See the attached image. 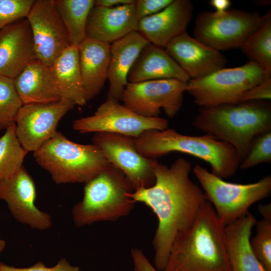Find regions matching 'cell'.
<instances>
[{
  "instance_id": "cell-29",
  "label": "cell",
  "mask_w": 271,
  "mask_h": 271,
  "mask_svg": "<svg viewBox=\"0 0 271 271\" xmlns=\"http://www.w3.org/2000/svg\"><path fill=\"white\" fill-rule=\"evenodd\" d=\"M23 105L15 87L14 79L0 75V130L15 122Z\"/></svg>"
},
{
  "instance_id": "cell-22",
  "label": "cell",
  "mask_w": 271,
  "mask_h": 271,
  "mask_svg": "<svg viewBox=\"0 0 271 271\" xmlns=\"http://www.w3.org/2000/svg\"><path fill=\"white\" fill-rule=\"evenodd\" d=\"M190 79L165 49L151 43L141 51L127 76L130 83L160 79L188 82Z\"/></svg>"
},
{
  "instance_id": "cell-30",
  "label": "cell",
  "mask_w": 271,
  "mask_h": 271,
  "mask_svg": "<svg viewBox=\"0 0 271 271\" xmlns=\"http://www.w3.org/2000/svg\"><path fill=\"white\" fill-rule=\"evenodd\" d=\"M262 218L256 221V233L250 239L255 256L267 271H271V212L260 214Z\"/></svg>"
},
{
  "instance_id": "cell-19",
  "label": "cell",
  "mask_w": 271,
  "mask_h": 271,
  "mask_svg": "<svg viewBox=\"0 0 271 271\" xmlns=\"http://www.w3.org/2000/svg\"><path fill=\"white\" fill-rule=\"evenodd\" d=\"M139 20L135 1L113 8L94 5L87 21L86 38L111 44L137 31Z\"/></svg>"
},
{
  "instance_id": "cell-12",
  "label": "cell",
  "mask_w": 271,
  "mask_h": 271,
  "mask_svg": "<svg viewBox=\"0 0 271 271\" xmlns=\"http://www.w3.org/2000/svg\"><path fill=\"white\" fill-rule=\"evenodd\" d=\"M91 141L108 163L124 174L134 190L148 188L154 184V165L157 160L143 156L136 148L134 138L115 133L97 132Z\"/></svg>"
},
{
  "instance_id": "cell-11",
  "label": "cell",
  "mask_w": 271,
  "mask_h": 271,
  "mask_svg": "<svg viewBox=\"0 0 271 271\" xmlns=\"http://www.w3.org/2000/svg\"><path fill=\"white\" fill-rule=\"evenodd\" d=\"M187 83L177 79H160L128 82L121 100L125 106L144 117H159L161 109L175 117L183 103Z\"/></svg>"
},
{
  "instance_id": "cell-28",
  "label": "cell",
  "mask_w": 271,
  "mask_h": 271,
  "mask_svg": "<svg viewBox=\"0 0 271 271\" xmlns=\"http://www.w3.org/2000/svg\"><path fill=\"white\" fill-rule=\"evenodd\" d=\"M261 26L253 32L241 48L250 60L258 64L265 73L271 75V12L266 13Z\"/></svg>"
},
{
  "instance_id": "cell-8",
  "label": "cell",
  "mask_w": 271,
  "mask_h": 271,
  "mask_svg": "<svg viewBox=\"0 0 271 271\" xmlns=\"http://www.w3.org/2000/svg\"><path fill=\"white\" fill-rule=\"evenodd\" d=\"M267 75L258 64L250 60L239 67L223 68L206 76L190 79L186 91L200 107L235 104Z\"/></svg>"
},
{
  "instance_id": "cell-32",
  "label": "cell",
  "mask_w": 271,
  "mask_h": 271,
  "mask_svg": "<svg viewBox=\"0 0 271 271\" xmlns=\"http://www.w3.org/2000/svg\"><path fill=\"white\" fill-rule=\"evenodd\" d=\"M35 0H0V30L27 18Z\"/></svg>"
},
{
  "instance_id": "cell-37",
  "label": "cell",
  "mask_w": 271,
  "mask_h": 271,
  "mask_svg": "<svg viewBox=\"0 0 271 271\" xmlns=\"http://www.w3.org/2000/svg\"><path fill=\"white\" fill-rule=\"evenodd\" d=\"M134 0H96L94 6L104 8H113L120 5L132 3Z\"/></svg>"
},
{
  "instance_id": "cell-18",
  "label": "cell",
  "mask_w": 271,
  "mask_h": 271,
  "mask_svg": "<svg viewBox=\"0 0 271 271\" xmlns=\"http://www.w3.org/2000/svg\"><path fill=\"white\" fill-rule=\"evenodd\" d=\"M36 59L27 18L0 30V75L14 79Z\"/></svg>"
},
{
  "instance_id": "cell-26",
  "label": "cell",
  "mask_w": 271,
  "mask_h": 271,
  "mask_svg": "<svg viewBox=\"0 0 271 271\" xmlns=\"http://www.w3.org/2000/svg\"><path fill=\"white\" fill-rule=\"evenodd\" d=\"M55 7L68 32L71 45L78 47L86 38L89 14L93 0H54Z\"/></svg>"
},
{
  "instance_id": "cell-5",
  "label": "cell",
  "mask_w": 271,
  "mask_h": 271,
  "mask_svg": "<svg viewBox=\"0 0 271 271\" xmlns=\"http://www.w3.org/2000/svg\"><path fill=\"white\" fill-rule=\"evenodd\" d=\"M134 191L124 174L108 165L85 183L82 200L74 205L72 214L77 227L100 221H115L128 215L136 202L129 194Z\"/></svg>"
},
{
  "instance_id": "cell-20",
  "label": "cell",
  "mask_w": 271,
  "mask_h": 271,
  "mask_svg": "<svg viewBox=\"0 0 271 271\" xmlns=\"http://www.w3.org/2000/svg\"><path fill=\"white\" fill-rule=\"evenodd\" d=\"M149 43L138 32L133 31L111 44L106 99L121 100L129 72L141 51Z\"/></svg>"
},
{
  "instance_id": "cell-23",
  "label": "cell",
  "mask_w": 271,
  "mask_h": 271,
  "mask_svg": "<svg viewBox=\"0 0 271 271\" xmlns=\"http://www.w3.org/2000/svg\"><path fill=\"white\" fill-rule=\"evenodd\" d=\"M249 212L225 226L227 252L231 271H267L254 253L250 239L256 222Z\"/></svg>"
},
{
  "instance_id": "cell-38",
  "label": "cell",
  "mask_w": 271,
  "mask_h": 271,
  "mask_svg": "<svg viewBox=\"0 0 271 271\" xmlns=\"http://www.w3.org/2000/svg\"><path fill=\"white\" fill-rule=\"evenodd\" d=\"M209 4L215 8L216 12H223L228 10L231 4L229 0H211Z\"/></svg>"
},
{
  "instance_id": "cell-31",
  "label": "cell",
  "mask_w": 271,
  "mask_h": 271,
  "mask_svg": "<svg viewBox=\"0 0 271 271\" xmlns=\"http://www.w3.org/2000/svg\"><path fill=\"white\" fill-rule=\"evenodd\" d=\"M271 161V130L256 137L253 141L246 157L241 161L239 168L247 169L263 163Z\"/></svg>"
},
{
  "instance_id": "cell-36",
  "label": "cell",
  "mask_w": 271,
  "mask_h": 271,
  "mask_svg": "<svg viewBox=\"0 0 271 271\" xmlns=\"http://www.w3.org/2000/svg\"><path fill=\"white\" fill-rule=\"evenodd\" d=\"M134 271H158L149 261L143 251L135 247L131 249Z\"/></svg>"
},
{
  "instance_id": "cell-14",
  "label": "cell",
  "mask_w": 271,
  "mask_h": 271,
  "mask_svg": "<svg viewBox=\"0 0 271 271\" xmlns=\"http://www.w3.org/2000/svg\"><path fill=\"white\" fill-rule=\"evenodd\" d=\"M27 19L31 30L36 59L51 67L71 43L54 0H37Z\"/></svg>"
},
{
  "instance_id": "cell-17",
  "label": "cell",
  "mask_w": 271,
  "mask_h": 271,
  "mask_svg": "<svg viewBox=\"0 0 271 271\" xmlns=\"http://www.w3.org/2000/svg\"><path fill=\"white\" fill-rule=\"evenodd\" d=\"M193 12L189 0H173L161 12L139 20L138 30L150 43L165 48L173 39L186 31Z\"/></svg>"
},
{
  "instance_id": "cell-34",
  "label": "cell",
  "mask_w": 271,
  "mask_h": 271,
  "mask_svg": "<svg viewBox=\"0 0 271 271\" xmlns=\"http://www.w3.org/2000/svg\"><path fill=\"white\" fill-rule=\"evenodd\" d=\"M271 98V75H267L260 83L247 90L240 102L266 101Z\"/></svg>"
},
{
  "instance_id": "cell-33",
  "label": "cell",
  "mask_w": 271,
  "mask_h": 271,
  "mask_svg": "<svg viewBox=\"0 0 271 271\" xmlns=\"http://www.w3.org/2000/svg\"><path fill=\"white\" fill-rule=\"evenodd\" d=\"M0 271H80V268L71 265L65 258H62L55 266L51 267L46 266L41 261L26 268L16 267L0 262Z\"/></svg>"
},
{
  "instance_id": "cell-27",
  "label": "cell",
  "mask_w": 271,
  "mask_h": 271,
  "mask_svg": "<svg viewBox=\"0 0 271 271\" xmlns=\"http://www.w3.org/2000/svg\"><path fill=\"white\" fill-rule=\"evenodd\" d=\"M28 153L17 138L15 122L12 123L0 138V183L20 170Z\"/></svg>"
},
{
  "instance_id": "cell-21",
  "label": "cell",
  "mask_w": 271,
  "mask_h": 271,
  "mask_svg": "<svg viewBox=\"0 0 271 271\" xmlns=\"http://www.w3.org/2000/svg\"><path fill=\"white\" fill-rule=\"evenodd\" d=\"M110 45L86 38L78 46L79 67L87 102L99 94L107 79Z\"/></svg>"
},
{
  "instance_id": "cell-1",
  "label": "cell",
  "mask_w": 271,
  "mask_h": 271,
  "mask_svg": "<svg viewBox=\"0 0 271 271\" xmlns=\"http://www.w3.org/2000/svg\"><path fill=\"white\" fill-rule=\"evenodd\" d=\"M154 168V184L137 189L129 196L136 203L149 207L157 217L152 243L156 268L162 271L174 241L191 226L208 200L203 190L191 180V164L185 158L176 159L169 167L157 160Z\"/></svg>"
},
{
  "instance_id": "cell-24",
  "label": "cell",
  "mask_w": 271,
  "mask_h": 271,
  "mask_svg": "<svg viewBox=\"0 0 271 271\" xmlns=\"http://www.w3.org/2000/svg\"><path fill=\"white\" fill-rule=\"evenodd\" d=\"M14 82L23 105L49 103L62 99L51 68L37 59L30 63Z\"/></svg>"
},
{
  "instance_id": "cell-2",
  "label": "cell",
  "mask_w": 271,
  "mask_h": 271,
  "mask_svg": "<svg viewBox=\"0 0 271 271\" xmlns=\"http://www.w3.org/2000/svg\"><path fill=\"white\" fill-rule=\"evenodd\" d=\"M162 271H231L225 226L209 201L191 226L174 241Z\"/></svg>"
},
{
  "instance_id": "cell-25",
  "label": "cell",
  "mask_w": 271,
  "mask_h": 271,
  "mask_svg": "<svg viewBox=\"0 0 271 271\" xmlns=\"http://www.w3.org/2000/svg\"><path fill=\"white\" fill-rule=\"evenodd\" d=\"M51 68L61 98L70 100L75 105H85L87 102L82 85L78 47L71 45L66 49Z\"/></svg>"
},
{
  "instance_id": "cell-35",
  "label": "cell",
  "mask_w": 271,
  "mask_h": 271,
  "mask_svg": "<svg viewBox=\"0 0 271 271\" xmlns=\"http://www.w3.org/2000/svg\"><path fill=\"white\" fill-rule=\"evenodd\" d=\"M173 0H137L135 7L139 20L155 15L166 8Z\"/></svg>"
},
{
  "instance_id": "cell-16",
  "label": "cell",
  "mask_w": 271,
  "mask_h": 271,
  "mask_svg": "<svg viewBox=\"0 0 271 271\" xmlns=\"http://www.w3.org/2000/svg\"><path fill=\"white\" fill-rule=\"evenodd\" d=\"M165 48L191 79L201 78L222 69L227 62L220 51L192 37L186 31Z\"/></svg>"
},
{
  "instance_id": "cell-4",
  "label": "cell",
  "mask_w": 271,
  "mask_h": 271,
  "mask_svg": "<svg viewBox=\"0 0 271 271\" xmlns=\"http://www.w3.org/2000/svg\"><path fill=\"white\" fill-rule=\"evenodd\" d=\"M134 141L145 157L157 160L172 152L183 153L207 162L211 172L223 179L233 176L242 160L233 147L208 134L186 135L168 128L146 131Z\"/></svg>"
},
{
  "instance_id": "cell-10",
  "label": "cell",
  "mask_w": 271,
  "mask_h": 271,
  "mask_svg": "<svg viewBox=\"0 0 271 271\" xmlns=\"http://www.w3.org/2000/svg\"><path fill=\"white\" fill-rule=\"evenodd\" d=\"M72 127L81 133L107 132L136 138L147 130L169 128V121L142 116L119 101L106 99L93 115L75 120Z\"/></svg>"
},
{
  "instance_id": "cell-13",
  "label": "cell",
  "mask_w": 271,
  "mask_h": 271,
  "mask_svg": "<svg viewBox=\"0 0 271 271\" xmlns=\"http://www.w3.org/2000/svg\"><path fill=\"white\" fill-rule=\"evenodd\" d=\"M75 105L65 98L23 105L15 119L17 136L22 147L28 152L38 150L55 134L59 121Z\"/></svg>"
},
{
  "instance_id": "cell-6",
  "label": "cell",
  "mask_w": 271,
  "mask_h": 271,
  "mask_svg": "<svg viewBox=\"0 0 271 271\" xmlns=\"http://www.w3.org/2000/svg\"><path fill=\"white\" fill-rule=\"evenodd\" d=\"M33 157L57 184L86 183L109 164L93 144L73 142L59 131L34 152Z\"/></svg>"
},
{
  "instance_id": "cell-15",
  "label": "cell",
  "mask_w": 271,
  "mask_h": 271,
  "mask_svg": "<svg viewBox=\"0 0 271 271\" xmlns=\"http://www.w3.org/2000/svg\"><path fill=\"white\" fill-rule=\"evenodd\" d=\"M36 198L35 183L24 166L12 177L0 183V199L7 203L18 221L33 229H48L52 224L51 217L38 208Z\"/></svg>"
},
{
  "instance_id": "cell-39",
  "label": "cell",
  "mask_w": 271,
  "mask_h": 271,
  "mask_svg": "<svg viewBox=\"0 0 271 271\" xmlns=\"http://www.w3.org/2000/svg\"><path fill=\"white\" fill-rule=\"evenodd\" d=\"M6 245V241L4 240L0 239V253L4 250Z\"/></svg>"
},
{
  "instance_id": "cell-3",
  "label": "cell",
  "mask_w": 271,
  "mask_h": 271,
  "mask_svg": "<svg viewBox=\"0 0 271 271\" xmlns=\"http://www.w3.org/2000/svg\"><path fill=\"white\" fill-rule=\"evenodd\" d=\"M192 124L231 145L243 160L254 139L271 130V105L266 101H253L200 107Z\"/></svg>"
},
{
  "instance_id": "cell-9",
  "label": "cell",
  "mask_w": 271,
  "mask_h": 271,
  "mask_svg": "<svg viewBox=\"0 0 271 271\" xmlns=\"http://www.w3.org/2000/svg\"><path fill=\"white\" fill-rule=\"evenodd\" d=\"M266 13L230 9L218 13L201 12L196 17L194 38L219 51L241 48L264 22Z\"/></svg>"
},
{
  "instance_id": "cell-7",
  "label": "cell",
  "mask_w": 271,
  "mask_h": 271,
  "mask_svg": "<svg viewBox=\"0 0 271 271\" xmlns=\"http://www.w3.org/2000/svg\"><path fill=\"white\" fill-rule=\"evenodd\" d=\"M193 172L225 226L245 215L252 205L271 192L270 175L255 183L242 184L226 182L199 165L195 166Z\"/></svg>"
}]
</instances>
